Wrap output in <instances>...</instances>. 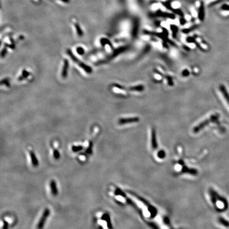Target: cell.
Wrapping results in <instances>:
<instances>
[{
	"mask_svg": "<svg viewBox=\"0 0 229 229\" xmlns=\"http://www.w3.org/2000/svg\"><path fill=\"white\" fill-rule=\"evenodd\" d=\"M196 28V26H194V27H191V28H188V29H184L183 31L184 32H185V33H188V32H190V31H192L195 28Z\"/></svg>",
	"mask_w": 229,
	"mask_h": 229,
	"instance_id": "cell-22",
	"label": "cell"
},
{
	"mask_svg": "<svg viewBox=\"0 0 229 229\" xmlns=\"http://www.w3.org/2000/svg\"><path fill=\"white\" fill-rule=\"evenodd\" d=\"M68 68H69V62L67 59H65L64 61V65L62 71V77L63 78H65L67 76Z\"/></svg>",
	"mask_w": 229,
	"mask_h": 229,
	"instance_id": "cell-12",
	"label": "cell"
},
{
	"mask_svg": "<svg viewBox=\"0 0 229 229\" xmlns=\"http://www.w3.org/2000/svg\"><path fill=\"white\" fill-rule=\"evenodd\" d=\"M92 142H90L89 146L88 148V149L86 150V152L88 154H91L92 152Z\"/></svg>",
	"mask_w": 229,
	"mask_h": 229,
	"instance_id": "cell-21",
	"label": "cell"
},
{
	"mask_svg": "<svg viewBox=\"0 0 229 229\" xmlns=\"http://www.w3.org/2000/svg\"><path fill=\"white\" fill-rule=\"evenodd\" d=\"M219 89H220V91L222 92L224 98H225V99L226 100V101H227V103L229 105V93L227 92L225 87L223 85H221L220 86Z\"/></svg>",
	"mask_w": 229,
	"mask_h": 229,
	"instance_id": "cell-7",
	"label": "cell"
},
{
	"mask_svg": "<svg viewBox=\"0 0 229 229\" xmlns=\"http://www.w3.org/2000/svg\"><path fill=\"white\" fill-rule=\"evenodd\" d=\"M144 89V87L142 86H136V87H133L130 88V90L132 91H142Z\"/></svg>",
	"mask_w": 229,
	"mask_h": 229,
	"instance_id": "cell-18",
	"label": "cell"
},
{
	"mask_svg": "<svg viewBox=\"0 0 229 229\" xmlns=\"http://www.w3.org/2000/svg\"><path fill=\"white\" fill-rule=\"evenodd\" d=\"M75 27L76 28V31H77L78 35L80 36H82L83 35V32H82V31L81 30V29L79 25L77 23H75Z\"/></svg>",
	"mask_w": 229,
	"mask_h": 229,
	"instance_id": "cell-17",
	"label": "cell"
},
{
	"mask_svg": "<svg viewBox=\"0 0 229 229\" xmlns=\"http://www.w3.org/2000/svg\"><path fill=\"white\" fill-rule=\"evenodd\" d=\"M50 187L51 189V192L54 196H56L58 194V190L57 188V185L56 182L54 180H52L50 182Z\"/></svg>",
	"mask_w": 229,
	"mask_h": 229,
	"instance_id": "cell-9",
	"label": "cell"
},
{
	"mask_svg": "<svg viewBox=\"0 0 229 229\" xmlns=\"http://www.w3.org/2000/svg\"><path fill=\"white\" fill-rule=\"evenodd\" d=\"M158 15L159 16H161V17H166V18H170V19H174V15L173 14H171V13H169L167 12H159L157 13Z\"/></svg>",
	"mask_w": 229,
	"mask_h": 229,
	"instance_id": "cell-14",
	"label": "cell"
},
{
	"mask_svg": "<svg viewBox=\"0 0 229 229\" xmlns=\"http://www.w3.org/2000/svg\"><path fill=\"white\" fill-rule=\"evenodd\" d=\"M128 192H129V193L130 194L132 195L133 196H134V197H136L139 201H140L141 202H142L144 205H145L147 207H148V210H149V212L150 213V215H151V218H154L156 215V214H158V210H157V209L154 207H153V206L150 205V203L148 201H147L146 200L142 198L141 197H140L139 196H138L137 195L135 194V193L133 192L132 191H128Z\"/></svg>",
	"mask_w": 229,
	"mask_h": 229,
	"instance_id": "cell-1",
	"label": "cell"
},
{
	"mask_svg": "<svg viewBox=\"0 0 229 229\" xmlns=\"http://www.w3.org/2000/svg\"><path fill=\"white\" fill-rule=\"evenodd\" d=\"M50 210L48 208H46L44 210V211L43 212V214L41 218L39 220V221L38 225H37V228H41L44 227V224L46 222V221L49 215H50Z\"/></svg>",
	"mask_w": 229,
	"mask_h": 229,
	"instance_id": "cell-4",
	"label": "cell"
},
{
	"mask_svg": "<svg viewBox=\"0 0 229 229\" xmlns=\"http://www.w3.org/2000/svg\"><path fill=\"white\" fill-rule=\"evenodd\" d=\"M29 154L30 156V158H31V163L32 165H33L34 167H37L39 165V162L38 161V159L35 154V153L32 151H29Z\"/></svg>",
	"mask_w": 229,
	"mask_h": 229,
	"instance_id": "cell-8",
	"label": "cell"
},
{
	"mask_svg": "<svg viewBox=\"0 0 229 229\" xmlns=\"http://www.w3.org/2000/svg\"><path fill=\"white\" fill-rule=\"evenodd\" d=\"M53 156L55 159L56 160H58L60 158V154L58 152V150H54L53 151Z\"/></svg>",
	"mask_w": 229,
	"mask_h": 229,
	"instance_id": "cell-19",
	"label": "cell"
},
{
	"mask_svg": "<svg viewBox=\"0 0 229 229\" xmlns=\"http://www.w3.org/2000/svg\"><path fill=\"white\" fill-rule=\"evenodd\" d=\"M3 223H4V225H3V229L8 228V226H9V223L7 221H4Z\"/></svg>",
	"mask_w": 229,
	"mask_h": 229,
	"instance_id": "cell-25",
	"label": "cell"
},
{
	"mask_svg": "<svg viewBox=\"0 0 229 229\" xmlns=\"http://www.w3.org/2000/svg\"><path fill=\"white\" fill-rule=\"evenodd\" d=\"M151 146L153 150H156L158 147L155 130L154 128H152L151 132Z\"/></svg>",
	"mask_w": 229,
	"mask_h": 229,
	"instance_id": "cell-6",
	"label": "cell"
},
{
	"mask_svg": "<svg viewBox=\"0 0 229 229\" xmlns=\"http://www.w3.org/2000/svg\"><path fill=\"white\" fill-rule=\"evenodd\" d=\"M204 5L203 2H201L200 8H199V12H198V18L201 20L203 21L204 19Z\"/></svg>",
	"mask_w": 229,
	"mask_h": 229,
	"instance_id": "cell-11",
	"label": "cell"
},
{
	"mask_svg": "<svg viewBox=\"0 0 229 229\" xmlns=\"http://www.w3.org/2000/svg\"><path fill=\"white\" fill-rule=\"evenodd\" d=\"M101 219L104 220V221H105L107 222V226H108V228H112L111 220H110V216H109V214H104L102 216Z\"/></svg>",
	"mask_w": 229,
	"mask_h": 229,
	"instance_id": "cell-13",
	"label": "cell"
},
{
	"mask_svg": "<svg viewBox=\"0 0 229 229\" xmlns=\"http://www.w3.org/2000/svg\"><path fill=\"white\" fill-rule=\"evenodd\" d=\"M140 119L138 117H129V118H120L118 120V124L119 125H125L130 123H136L139 122Z\"/></svg>",
	"mask_w": 229,
	"mask_h": 229,
	"instance_id": "cell-5",
	"label": "cell"
},
{
	"mask_svg": "<svg viewBox=\"0 0 229 229\" xmlns=\"http://www.w3.org/2000/svg\"><path fill=\"white\" fill-rule=\"evenodd\" d=\"M158 157H159V158L163 159V158H164L165 157V156H166V153H165V152L164 151H163V150L160 151L158 152Z\"/></svg>",
	"mask_w": 229,
	"mask_h": 229,
	"instance_id": "cell-20",
	"label": "cell"
},
{
	"mask_svg": "<svg viewBox=\"0 0 229 229\" xmlns=\"http://www.w3.org/2000/svg\"><path fill=\"white\" fill-rule=\"evenodd\" d=\"M182 173H189V174H192V175H196L198 173L197 171L196 170V169H190L186 166L183 167V168L182 169Z\"/></svg>",
	"mask_w": 229,
	"mask_h": 229,
	"instance_id": "cell-10",
	"label": "cell"
},
{
	"mask_svg": "<svg viewBox=\"0 0 229 229\" xmlns=\"http://www.w3.org/2000/svg\"><path fill=\"white\" fill-rule=\"evenodd\" d=\"M219 221L223 225H224V226H227V227L229 226V222H227L226 220H225L224 219H223L222 218H220L219 219Z\"/></svg>",
	"mask_w": 229,
	"mask_h": 229,
	"instance_id": "cell-16",
	"label": "cell"
},
{
	"mask_svg": "<svg viewBox=\"0 0 229 229\" xmlns=\"http://www.w3.org/2000/svg\"><path fill=\"white\" fill-rule=\"evenodd\" d=\"M222 9L223 10L228 11L229 10V5H226V4H224L222 7Z\"/></svg>",
	"mask_w": 229,
	"mask_h": 229,
	"instance_id": "cell-23",
	"label": "cell"
},
{
	"mask_svg": "<svg viewBox=\"0 0 229 229\" xmlns=\"http://www.w3.org/2000/svg\"><path fill=\"white\" fill-rule=\"evenodd\" d=\"M84 149L83 146H81V145H79V146H75V145H73L72 147V150L73 152H79L81 150H82Z\"/></svg>",
	"mask_w": 229,
	"mask_h": 229,
	"instance_id": "cell-15",
	"label": "cell"
},
{
	"mask_svg": "<svg viewBox=\"0 0 229 229\" xmlns=\"http://www.w3.org/2000/svg\"><path fill=\"white\" fill-rule=\"evenodd\" d=\"M77 51L78 53L80 54H82L84 53V50L82 48H80V47L78 48L77 49Z\"/></svg>",
	"mask_w": 229,
	"mask_h": 229,
	"instance_id": "cell-24",
	"label": "cell"
},
{
	"mask_svg": "<svg viewBox=\"0 0 229 229\" xmlns=\"http://www.w3.org/2000/svg\"><path fill=\"white\" fill-rule=\"evenodd\" d=\"M68 54H69V55H70V56L71 57V58L76 63V64H77L80 67H81L83 69H84L87 73H91V72H92V69H91V68L90 67H88V65H86L85 63H83V62H82L81 61H80L79 60V59L77 58H76L75 56H74V55L71 52V51L70 50H68Z\"/></svg>",
	"mask_w": 229,
	"mask_h": 229,
	"instance_id": "cell-3",
	"label": "cell"
},
{
	"mask_svg": "<svg viewBox=\"0 0 229 229\" xmlns=\"http://www.w3.org/2000/svg\"><path fill=\"white\" fill-rule=\"evenodd\" d=\"M219 116L217 114L215 115L212 116L209 118L207 119L206 120H205L204 121L201 122L200 124H199L198 125H197L194 128L193 132L194 133H198V132H200V130H201L203 128H204L206 126L208 125L210 122L216 120L219 118Z\"/></svg>",
	"mask_w": 229,
	"mask_h": 229,
	"instance_id": "cell-2",
	"label": "cell"
}]
</instances>
